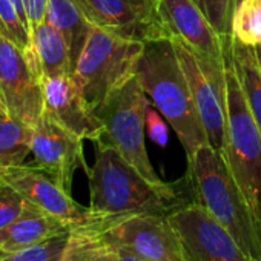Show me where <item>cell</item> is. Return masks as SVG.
Here are the masks:
<instances>
[{
    "label": "cell",
    "mask_w": 261,
    "mask_h": 261,
    "mask_svg": "<svg viewBox=\"0 0 261 261\" xmlns=\"http://www.w3.org/2000/svg\"><path fill=\"white\" fill-rule=\"evenodd\" d=\"M136 77L151 105L174 129L186 159H192L198 148L209 142L171 39L145 43Z\"/></svg>",
    "instance_id": "7a4b0ae2"
},
{
    "label": "cell",
    "mask_w": 261,
    "mask_h": 261,
    "mask_svg": "<svg viewBox=\"0 0 261 261\" xmlns=\"http://www.w3.org/2000/svg\"><path fill=\"white\" fill-rule=\"evenodd\" d=\"M0 181H2V180H0Z\"/></svg>",
    "instance_id": "e575fe53"
},
{
    "label": "cell",
    "mask_w": 261,
    "mask_h": 261,
    "mask_svg": "<svg viewBox=\"0 0 261 261\" xmlns=\"http://www.w3.org/2000/svg\"><path fill=\"white\" fill-rule=\"evenodd\" d=\"M94 27L143 43L171 39L159 0H71Z\"/></svg>",
    "instance_id": "30bf717a"
},
{
    "label": "cell",
    "mask_w": 261,
    "mask_h": 261,
    "mask_svg": "<svg viewBox=\"0 0 261 261\" xmlns=\"http://www.w3.org/2000/svg\"><path fill=\"white\" fill-rule=\"evenodd\" d=\"M0 103L5 111L34 126L45 111L43 79L25 54L0 36Z\"/></svg>",
    "instance_id": "7c38bea8"
},
{
    "label": "cell",
    "mask_w": 261,
    "mask_h": 261,
    "mask_svg": "<svg viewBox=\"0 0 261 261\" xmlns=\"http://www.w3.org/2000/svg\"><path fill=\"white\" fill-rule=\"evenodd\" d=\"M25 204L27 200L14 188L0 181V230L22 214Z\"/></svg>",
    "instance_id": "484cf974"
},
{
    "label": "cell",
    "mask_w": 261,
    "mask_h": 261,
    "mask_svg": "<svg viewBox=\"0 0 261 261\" xmlns=\"http://www.w3.org/2000/svg\"><path fill=\"white\" fill-rule=\"evenodd\" d=\"M33 166L48 174L65 191L71 192L72 178L79 168L88 171L83 155V139L65 129L45 111L33 126Z\"/></svg>",
    "instance_id": "4fadbf2b"
},
{
    "label": "cell",
    "mask_w": 261,
    "mask_h": 261,
    "mask_svg": "<svg viewBox=\"0 0 261 261\" xmlns=\"http://www.w3.org/2000/svg\"><path fill=\"white\" fill-rule=\"evenodd\" d=\"M149 105L146 92L134 75L95 109L103 123V134L95 143L112 146L149 181L165 185L166 181L155 172L149 160L145 142V121Z\"/></svg>",
    "instance_id": "8992f818"
},
{
    "label": "cell",
    "mask_w": 261,
    "mask_h": 261,
    "mask_svg": "<svg viewBox=\"0 0 261 261\" xmlns=\"http://www.w3.org/2000/svg\"><path fill=\"white\" fill-rule=\"evenodd\" d=\"M192 2L201 10L214 30L229 42L232 39V23L238 0H192Z\"/></svg>",
    "instance_id": "d4e9b609"
},
{
    "label": "cell",
    "mask_w": 261,
    "mask_h": 261,
    "mask_svg": "<svg viewBox=\"0 0 261 261\" xmlns=\"http://www.w3.org/2000/svg\"><path fill=\"white\" fill-rule=\"evenodd\" d=\"M168 218L180 237L186 261H253L200 203L183 204Z\"/></svg>",
    "instance_id": "8fae6325"
},
{
    "label": "cell",
    "mask_w": 261,
    "mask_h": 261,
    "mask_svg": "<svg viewBox=\"0 0 261 261\" xmlns=\"http://www.w3.org/2000/svg\"><path fill=\"white\" fill-rule=\"evenodd\" d=\"M255 48V51H256V57H258V62H259V65H261V46H253Z\"/></svg>",
    "instance_id": "4dcf8cb0"
},
{
    "label": "cell",
    "mask_w": 261,
    "mask_h": 261,
    "mask_svg": "<svg viewBox=\"0 0 261 261\" xmlns=\"http://www.w3.org/2000/svg\"><path fill=\"white\" fill-rule=\"evenodd\" d=\"M11 2L14 4V7H16V10H17V13H19V16L22 17V20H23V23L30 28V22H28V16H27V8H25V2L23 0H11ZM30 31H31V28H30Z\"/></svg>",
    "instance_id": "f1b7e54d"
},
{
    "label": "cell",
    "mask_w": 261,
    "mask_h": 261,
    "mask_svg": "<svg viewBox=\"0 0 261 261\" xmlns=\"http://www.w3.org/2000/svg\"><path fill=\"white\" fill-rule=\"evenodd\" d=\"M45 112L65 129L83 140L97 142L103 134V123L85 100L72 75L43 80Z\"/></svg>",
    "instance_id": "9a60e30c"
},
{
    "label": "cell",
    "mask_w": 261,
    "mask_h": 261,
    "mask_svg": "<svg viewBox=\"0 0 261 261\" xmlns=\"http://www.w3.org/2000/svg\"><path fill=\"white\" fill-rule=\"evenodd\" d=\"M23 2H25V8H27L30 28L33 30L46 19L49 0H23Z\"/></svg>",
    "instance_id": "83f0119b"
},
{
    "label": "cell",
    "mask_w": 261,
    "mask_h": 261,
    "mask_svg": "<svg viewBox=\"0 0 261 261\" xmlns=\"http://www.w3.org/2000/svg\"><path fill=\"white\" fill-rule=\"evenodd\" d=\"M0 105H2V103H0Z\"/></svg>",
    "instance_id": "836d02e7"
},
{
    "label": "cell",
    "mask_w": 261,
    "mask_h": 261,
    "mask_svg": "<svg viewBox=\"0 0 261 261\" xmlns=\"http://www.w3.org/2000/svg\"><path fill=\"white\" fill-rule=\"evenodd\" d=\"M188 175L200 203L253 261H261V226L253 218L223 155L209 143L188 160Z\"/></svg>",
    "instance_id": "3957f363"
},
{
    "label": "cell",
    "mask_w": 261,
    "mask_h": 261,
    "mask_svg": "<svg viewBox=\"0 0 261 261\" xmlns=\"http://www.w3.org/2000/svg\"><path fill=\"white\" fill-rule=\"evenodd\" d=\"M4 255H5L4 252H0V259H2V258H4Z\"/></svg>",
    "instance_id": "1f68e13d"
},
{
    "label": "cell",
    "mask_w": 261,
    "mask_h": 261,
    "mask_svg": "<svg viewBox=\"0 0 261 261\" xmlns=\"http://www.w3.org/2000/svg\"><path fill=\"white\" fill-rule=\"evenodd\" d=\"M143 51V42L92 27L72 74L92 111L136 75Z\"/></svg>",
    "instance_id": "5b68a950"
},
{
    "label": "cell",
    "mask_w": 261,
    "mask_h": 261,
    "mask_svg": "<svg viewBox=\"0 0 261 261\" xmlns=\"http://www.w3.org/2000/svg\"><path fill=\"white\" fill-rule=\"evenodd\" d=\"M0 36L16 45L27 57L30 65L39 72L33 49V39L30 28L23 23L22 17L19 16L14 4L11 0H0ZM42 77V75H40Z\"/></svg>",
    "instance_id": "7402d4cb"
},
{
    "label": "cell",
    "mask_w": 261,
    "mask_h": 261,
    "mask_svg": "<svg viewBox=\"0 0 261 261\" xmlns=\"http://www.w3.org/2000/svg\"><path fill=\"white\" fill-rule=\"evenodd\" d=\"M0 111H5V108H4L2 105H0Z\"/></svg>",
    "instance_id": "d6a6232c"
},
{
    "label": "cell",
    "mask_w": 261,
    "mask_h": 261,
    "mask_svg": "<svg viewBox=\"0 0 261 261\" xmlns=\"http://www.w3.org/2000/svg\"><path fill=\"white\" fill-rule=\"evenodd\" d=\"M45 20L63 36L69 48L72 68L75 69L77 60L85 48L92 25L85 19V16L71 0H49Z\"/></svg>",
    "instance_id": "d6986e66"
},
{
    "label": "cell",
    "mask_w": 261,
    "mask_h": 261,
    "mask_svg": "<svg viewBox=\"0 0 261 261\" xmlns=\"http://www.w3.org/2000/svg\"><path fill=\"white\" fill-rule=\"evenodd\" d=\"M0 180L14 188L27 201L75 227H95L103 230L112 220L100 215L88 206L79 204L71 192L65 191L48 174L33 165H20L0 169Z\"/></svg>",
    "instance_id": "9c48e42d"
},
{
    "label": "cell",
    "mask_w": 261,
    "mask_h": 261,
    "mask_svg": "<svg viewBox=\"0 0 261 261\" xmlns=\"http://www.w3.org/2000/svg\"><path fill=\"white\" fill-rule=\"evenodd\" d=\"M91 211L120 218L134 214L169 215L177 207L195 201L191 178L155 185L142 175L117 149L95 143V160L88 168Z\"/></svg>",
    "instance_id": "6da1fadb"
},
{
    "label": "cell",
    "mask_w": 261,
    "mask_h": 261,
    "mask_svg": "<svg viewBox=\"0 0 261 261\" xmlns=\"http://www.w3.org/2000/svg\"><path fill=\"white\" fill-rule=\"evenodd\" d=\"M120 261H142V259H137V258H133V256H124V255H120Z\"/></svg>",
    "instance_id": "f546056e"
},
{
    "label": "cell",
    "mask_w": 261,
    "mask_h": 261,
    "mask_svg": "<svg viewBox=\"0 0 261 261\" xmlns=\"http://www.w3.org/2000/svg\"><path fill=\"white\" fill-rule=\"evenodd\" d=\"M71 229L68 223L27 201L22 214L0 230V252L11 253Z\"/></svg>",
    "instance_id": "2e32d148"
},
{
    "label": "cell",
    "mask_w": 261,
    "mask_h": 261,
    "mask_svg": "<svg viewBox=\"0 0 261 261\" xmlns=\"http://www.w3.org/2000/svg\"><path fill=\"white\" fill-rule=\"evenodd\" d=\"M232 37L249 46H261V0H240L233 14Z\"/></svg>",
    "instance_id": "603a6c76"
},
{
    "label": "cell",
    "mask_w": 261,
    "mask_h": 261,
    "mask_svg": "<svg viewBox=\"0 0 261 261\" xmlns=\"http://www.w3.org/2000/svg\"><path fill=\"white\" fill-rule=\"evenodd\" d=\"M100 232L120 255L142 261H186L180 237L168 215H126L112 220Z\"/></svg>",
    "instance_id": "52a82bcc"
},
{
    "label": "cell",
    "mask_w": 261,
    "mask_h": 261,
    "mask_svg": "<svg viewBox=\"0 0 261 261\" xmlns=\"http://www.w3.org/2000/svg\"><path fill=\"white\" fill-rule=\"evenodd\" d=\"M62 261H120L118 250L95 227H75Z\"/></svg>",
    "instance_id": "44dd1931"
},
{
    "label": "cell",
    "mask_w": 261,
    "mask_h": 261,
    "mask_svg": "<svg viewBox=\"0 0 261 261\" xmlns=\"http://www.w3.org/2000/svg\"><path fill=\"white\" fill-rule=\"evenodd\" d=\"M226 143L223 159L261 226V129L252 117L237 75L226 56Z\"/></svg>",
    "instance_id": "277c9868"
},
{
    "label": "cell",
    "mask_w": 261,
    "mask_h": 261,
    "mask_svg": "<svg viewBox=\"0 0 261 261\" xmlns=\"http://www.w3.org/2000/svg\"><path fill=\"white\" fill-rule=\"evenodd\" d=\"M71 230L62 232L25 249L5 253L0 261H62Z\"/></svg>",
    "instance_id": "cb8c5ba5"
},
{
    "label": "cell",
    "mask_w": 261,
    "mask_h": 261,
    "mask_svg": "<svg viewBox=\"0 0 261 261\" xmlns=\"http://www.w3.org/2000/svg\"><path fill=\"white\" fill-rule=\"evenodd\" d=\"M238 2H240V0H238Z\"/></svg>",
    "instance_id": "d590c367"
},
{
    "label": "cell",
    "mask_w": 261,
    "mask_h": 261,
    "mask_svg": "<svg viewBox=\"0 0 261 261\" xmlns=\"http://www.w3.org/2000/svg\"><path fill=\"white\" fill-rule=\"evenodd\" d=\"M33 126L0 111V169L20 166L31 154Z\"/></svg>",
    "instance_id": "ffe728a7"
},
{
    "label": "cell",
    "mask_w": 261,
    "mask_h": 261,
    "mask_svg": "<svg viewBox=\"0 0 261 261\" xmlns=\"http://www.w3.org/2000/svg\"><path fill=\"white\" fill-rule=\"evenodd\" d=\"M178 56L183 72L188 79L192 98L209 145L223 154L226 143V68H218L200 59L185 43L171 39Z\"/></svg>",
    "instance_id": "ba28073f"
},
{
    "label": "cell",
    "mask_w": 261,
    "mask_h": 261,
    "mask_svg": "<svg viewBox=\"0 0 261 261\" xmlns=\"http://www.w3.org/2000/svg\"><path fill=\"white\" fill-rule=\"evenodd\" d=\"M159 13L171 39L185 43L200 59L226 68V42L192 0H159Z\"/></svg>",
    "instance_id": "5bb4252c"
},
{
    "label": "cell",
    "mask_w": 261,
    "mask_h": 261,
    "mask_svg": "<svg viewBox=\"0 0 261 261\" xmlns=\"http://www.w3.org/2000/svg\"><path fill=\"white\" fill-rule=\"evenodd\" d=\"M145 127H146V134L151 139V142H154L155 145H159L162 148H165L168 145V140H169L168 121L152 105L148 106Z\"/></svg>",
    "instance_id": "4316f807"
},
{
    "label": "cell",
    "mask_w": 261,
    "mask_h": 261,
    "mask_svg": "<svg viewBox=\"0 0 261 261\" xmlns=\"http://www.w3.org/2000/svg\"><path fill=\"white\" fill-rule=\"evenodd\" d=\"M31 39L36 63L43 80L74 74L69 48L63 36L51 23L43 20L33 28Z\"/></svg>",
    "instance_id": "e0dca14e"
},
{
    "label": "cell",
    "mask_w": 261,
    "mask_h": 261,
    "mask_svg": "<svg viewBox=\"0 0 261 261\" xmlns=\"http://www.w3.org/2000/svg\"><path fill=\"white\" fill-rule=\"evenodd\" d=\"M229 60L247 108L261 129V65L256 51L253 46L232 37L229 45Z\"/></svg>",
    "instance_id": "ac0fdd59"
}]
</instances>
